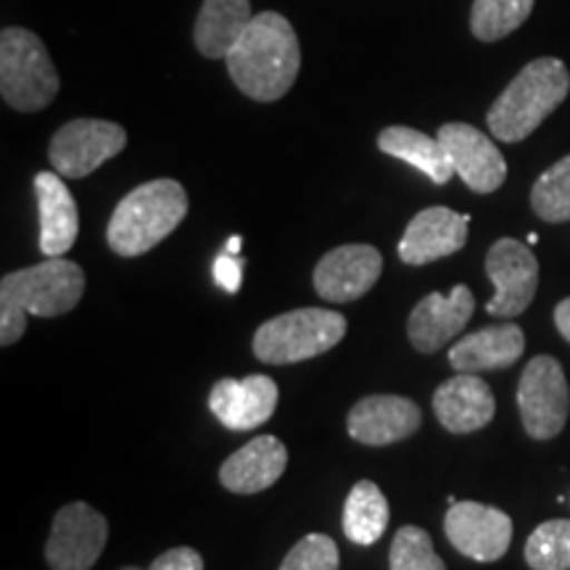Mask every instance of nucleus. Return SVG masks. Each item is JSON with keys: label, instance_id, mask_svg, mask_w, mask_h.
<instances>
[{"label": "nucleus", "instance_id": "obj_17", "mask_svg": "<svg viewBox=\"0 0 570 570\" xmlns=\"http://www.w3.org/2000/svg\"><path fill=\"white\" fill-rule=\"evenodd\" d=\"M277 407V386L269 375H246L244 381L223 377L214 383L209 410L230 431H254L265 425Z\"/></svg>", "mask_w": 570, "mask_h": 570}, {"label": "nucleus", "instance_id": "obj_2", "mask_svg": "<svg viewBox=\"0 0 570 570\" xmlns=\"http://www.w3.org/2000/svg\"><path fill=\"white\" fill-rule=\"evenodd\" d=\"M85 294V273L75 262L48 256L40 265L9 273L0 283V344L11 346L27 333V317H59Z\"/></svg>", "mask_w": 570, "mask_h": 570}, {"label": "nucleus", "instance_id": "obj_8", "mask_svg": "<svg viewBox=\"0 0 570 570\" xmlns=\"http://www.w3.org/2000/svg\"><path fill=\"white\" fill-rule=\"evenodd\" d=\"M125 146L127 132L122 125L106 119H71L53 132L48 159L53 164V173L80 180L96 173L104 161L122 154Z\"/></svg>", "mask_w": 570, "mask_h": 570}, {"label": "nucleus", "instance_id": "obj_28", "mask_svg": "<svg viewBox=\"0 0 570 570\" xmlns=\"http://www.w3.org/2000/svg\"><path fill=\"white\" fill-rule=\"evenodd\" d=\"M389 566L391 570H446L431 537L420 525H402L396 531L394 541H391Z\"/></svg>", "mask_w": 570, "mask_h": 570}, {"label": "nucleus", "instance_id": "obj_30", "mask_svg": "<svg viewBox=\"0 0 570 570\" xmlns=\"http://www.w3.org/2000/svg\"><path fill=\"white\" fill-rule=\"evenodd\" d=\"M214 281L227 294H238L240 281H244V262L238 259V254L223 252L214 259Z\"/></svg>", "mask_w": 570, "mask_h": 570}, {"label": "nucleus", "instance_id": "obj_21", "mask_svg": "<svg viewBox=\"0 0 570 570\" xmlns=\"http://www.w3.org/2000/svg\"><path fill=\"white\" fill-rule=\"evenodd\" d=\"M525 336L515 323H502L470 333L449 348V365L458 373H487L504 370L523 356Z\"/></svg>", "mask_w": 570, "mask_h": 570}, {"label": "nucleus", "instance_id": "obj_29", "mask_svg": "<svg viewBox=\"0 0 570 570\" xmlns=\"http://www.w3.org/2000/svg\"><path fill=\"white\" fill-rule=\"evenodd\" d=\"M338 547L325 533H306L298 544L285 554L281 570H338Z\"/></svg>", "mask_w": 570, "mask_h": 570}, {"label": "nucleus", "instance_id": "obj_3", "mask_svg": "<svg viewBox=\"0 0 570 570\" xmlns=\"http://www.w3.org/2000/svg\"><path fill=\"white\" fill-rule=\"evenodd\" d=\"M570 92L568 67L560 59L525 63L487 114L489 130L502 142H520L537 130Z\"/></svg>", "mask_w": 570, "mask_h": 570}, {"label": "nucleus", "instance_id": "obj_32", "mask_svg": "<svg viewBox=\"0 0 570 570\" xmlns=\"http://www.w3.org/2000/svg\"><path fill=\"white\" fill-rule=\"evenodd\" d=\"M554 325H558L560 336L570 344V296L554 306Z\"/></svg>", "mask_w": 570, "mask_h": 570}, {"label": "nucleus", "instance_id": "obj_25", "mask_svg": "<svg viewBox=\"0 0 570 570\" xmlns=\"http://www.w3.org/2000/svg\"><path fill=\"white\" fill-rule=\"evenodd\" d=\"M537 0H473L470 32L481 42H497L523 27Z\"/></svg>", "mask_w": 570, "mask_h": 570}, {"label": "nucleus", "instance_id": "obj_12", "mask_svg": "<svg viewBox=\"0 0 570 570\" xmlns=\"http://www.w3.org/2000/svg\"><path fill=\"white\" fill-rule=\"evenodd\" d=\"M436 138L444 142L454 175H460L462 183L475 194H494L508 180V161L499 154L494 140L479 127L449 122L441 127Z\"/></svg>", "mask_w": 570, "mask_h": 570}, {"label": "nucleus", "instance_id": "obj_16", "mask_svg": "<svg viewBox=\"0 0 570 570\" xmlns=\"http://www.w3.org/2000/svg\"><path fill=\"white\" fill-rule=\"evenodd\" d=\"M468 214H458L446 206L423 209L417 217H412L399 240V259L417 267L458 254L468 244Z\"/></svg>", "mask_w": 570, "mask_h": 570}, {"label": "nucleus", "instance_id": "obj_10", "mask_svg": "<svg viewBox=\"0 0 570 570\" xmlns=\"http://www.w3.org/2000/svg\"><path fill=\"white\" fill-rule=\"evenodd\" d=\"M487 275L494 296L487 312L494 317H518L529 309L539 288V259L515 238H499L487 254Z\"/></svg>", "mask_w": 570, "mask_h": 570}, {"label": "nucleus", "instance_id": "obj_14", "mask_svg": "<svg viewBox=\"0 0 570 570\" xmlns=\"http://www.w3.org/2000/svg\"><path fill=\"white\" fill-rule=\"evenodd\" d=\"M423 425V412L412 399L396 394H373L348 410V436L365 446H389L415 436Z\"/></svg>", "mask_w": 570, "mask_h": 570}, {"label": "nucleus", "instance_id": "obj_11", "mask_svg": "<svg viewBox=\"0 0 570 570\" xmlns=\"http://www.w3.org/2000/svg\"><path fill=\"white\" fill-rule=\"evenodd\" d=\"M444 531L460 554L475 562H494L510 550L512 520L508 512L489 504L454 502L449 504Z\"/></svg>", "mask_w": 570, "mask_h": 570}, {"label": "nucleus", "instance_id": "obj_34", "mask_svg": "<svg viewBox=\"0 0 570 570\" xmlns=\"http://www.w3.org/2000/svg\"><path fill=\"white\" fill-rule=\"evenodd\" d=\"M119 570H140V568H135V566H127V568H119Z\"/></svg>", "mask_w": 570, "mask_h": 570}, {"label": "nucleus", "instance_id": "obj_22", "mask_svg": "<svg viewBox=\"0 0 570 570\" xmlns=\"http://www.w3.org/2000/svg\"><path fill=\"white\" fill-rule=\"evenodd\" d=\"M252 19L248 0H204L194 30L198 53L225 61Z\"/></svg>", "mask_w": 570, "mask_h": 570}, {"label": "nucleus", "instance_id": "obj_23", "mask_svg": "<svg viewBox=\"0 0 570 570\" xmlns=\"http://www.w3.org/2000/svg\"><path fill=\"white\" fill-rule=\"evenodd\" d=\"M377 148L383 154L394 156V159L407 161L410 167H415L417 173H423L428 180H433L436 185L449 183L454 175L452 159H449L444 142L420 130H412V127H386V130L377 135Z\"/></svg>", "mask_w": 570, "mask_h": 570}, {"label": "nucleus", "instance_id": "obj_20", "mask_svg": "<svg viewBox=\"0 0 570 570\" xmlns=\"http://www.w3.org/2000/svg\"><path fill=\"white\" fill-rule=\"evenodd\" d=\"M35 196H38L40 214V252L46 256H63L75 246L77 233H80L75 196L69 194L59 173H38Z\"/></svg>", "mask_w": 570, "mask_h": 570}, {"label": "nucleus", "instance_id": "obj_13", "mask_svg": "<svg viewBox=\"0 0 570 570\" xmlns=\"http://www.w3.org/2000/svg\"><path fill=\"white\" fill-rule=\"evenodd\" d=\"M381 273L383 256L375 246L348 244L327 252L323 259L317 262L312 281H315V291L320 298L336 304H348L365 296L377 283Z\"/></svg>", "mask_w": 570, "mask_h": 570}, {"label": "nucleus", "instance_id": "obj_26", "mask_svg": "<svg viewBox=\"0 0 570 570\" xmlns=\"http://www.w3.org/2000/svg\"><path fill=\"white\" fill-rule=\"evenodd\" d=\"M531 206L544 223H568L570 219V154L552 164L539 180L533 183Z\"/></svg>", "mask_w": 570, "mask_h": 570}, {"label": "nucleus", "instance_id": "obj_18", "mask_svg": "<svg viewBox=\"0 0 570 570\" xmlns=\"http://www.w3.org/2000/svg\"><path fill=\"white\" fill-rule=\"evenodd\" d=\"M433 412L449 433H473L491 423L497 402L487 381L475 373H458L436 389Z\"/></svg>", "mask_w": 570, "mask_h": 570}, {"label": "nucleus", "instance_id": "obj_19", "mask_svg": "<svg viewBox=\"0 0 570 570\" xmlns=\"http://www.w3.org/2000/svg\"><path fill=\"white\" fill-rule=\"evenodd\" d=\"M288 465V449L275 436H256L233 452L219 468V481L233 494H256L281 481Z\"/></svg>", "mask_w": 570, "mask_h": 570}, {"label": "nucleus", "instance_id": "obj_33", "mask_svg": "<svg viewBox=\"0 0 570 570\" xmlns=\"http://www.w3.org/2000/svg\"><path fill=\"white\" fill-rule=\"evenodd\" d=\"M225 252H227V254H238V252H240V235H233V238L227 240Z\"/></svg>", "mask_w": 570, "mask_h": 570}, {"label": "nucleus", "instance_id": "obj_15", "mask_svg": "<svg viewBox=\"0 0 570 570\" xmlns=\"http://www.w3.org/2000/svg\"><path fill=\"white\" fill-rule=\"evenodd\" d=\"M475 309L473 291L454 285L449 294H428L410 312L407 336L412 346L423 354H436L465 331Z\"/></svg>", "mask_w": 570, "mask_h": 570}, {"label": "nucleus", "instance_id": "obj_1", "mask_svg": "<svg viewBox=\"0 0 570 570\" xmlns=\"http://www.w3.org/2000/svg\"><path fill=\"white\" fill-rule=\"evenodd\" d=\"M225 63L235 88L244 96L259 104H273L294 88L302 69L296 30L283 13H256L227 53Z\"/></svg>", "mask_w": 570, "mask_h": 570}, {"label": "nucleus", "instance_id": "obj_27", "mask_svg": "<svg viewBox=\"0 0 570 570\" xmlns=\"http://www.w3.org/2000/svg\"><path fill=\"white\" fill-rule=\"evenodd\" d=\"M531 570H570V520H547L525 541Z\"/></svg>", "mask_w": 570, "mask_h": 570}, {"label": "nucleus", "instance_id": "obj_24", "mask_svg": "<svg viewBox=\"0 0 570 570\" xmlns=\"http://www.w3.org/2000/svg\"><path fill=\"white\" fill-rule=\"evenodd\" d=\"M389 502L375 481H360L344 504V533L354 544L370 547L386 533Z\"/></svg>", "mask_w": 570, "mask_h": 570}, {"label": "nucleus", "instance_id": "obj_9", "mask_svg": "<svg viewBox=\"0 0 570 570\" xmlns=\"http://www.w3.org/2000/svg\"><path fill=\"white\" fill-rule=\"evenodd\" d=\"M109 539V520L85 502H71L56 512L46 560L51 570H90Z\"/></svg>", "mask_w": 570, "mask_h": 570}, {"label": "nucleus", "instance_id": "obj_5", "mask_svg": "<svg viewBox=\"0 0 570 570\" xmlns=\"http://www.w3.org/2000/svg\"><path fill=\"white\" fill-rule=\"evenodd\" d=\"M0 92L17 111H42L59 96V75L46 42L24 27L0 35Z\"/></svg>", "mask_w": 570, "mask_h": 570}, {"label": "nucleus", "instance_id": "obj_31", "mask_svg": "<svg viewBox=\"0 0 570 570\" xmlns=\"http://www.w3.org/2000/svg\"><path fill=\"white\" fill-rule=\"evenodd\" d=\"M148 570H204V560L190 547H175V550L159 554Z\"/></svg>", "mask_w": 570, "mask_h": 570}, {"label": "nucleus", "instance_id": "obj_4", "mask_svg": "<svg viewBox=\"0 0 570 570\" xmlns=\"http://www.w3.org/2000/svg\"><path fill=\"white\" fill-rule=\"evenodd\" d=\"M188 214V194L177 180H151L117 204L106 238L114 254L140 256L159 246Z\"/></svg>", "mask_w": 570, "mask_h": 570}, {"label": "nucleus", "instance_id": "obj_6", "mask_svg": "<svg viewBox=\"0 0 570 570\" xmlns=\"http://www.w3.org/2000/svg\"><path fill=\"white\" fill-rule=\"evenodd\" d=\"M346 336V317L341 312L306 306L267 320L254 336V354L265 365H296L331 352Z\"/></svg>", "mask_w": 570, "mask_h": 570}, {"label": "nucleus", "instance_id": "obj_7", "mask_svg": "<svg viewBox=\"0 0 570 570\" xmlns=\"http://www.w3.org/2000/svg\"><path fill=\"white\" fill-rule=\"evenodd\" d=\"M518 407L525 433L537 441L554 439L568 423L570 389L554 356L541 354L525 365L518 383Z\"/></svg>", "mask_w": 570, "mask_h": 570}]
</instances>
